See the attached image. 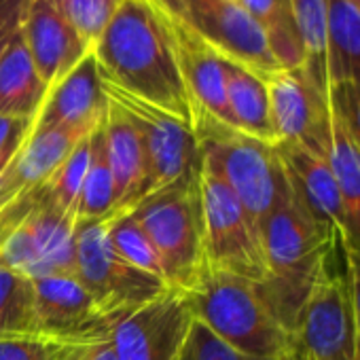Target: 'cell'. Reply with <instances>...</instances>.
Returning a JSON list of instances; mask_svg holds the SVG:
<instances>
[{
	"label": "cell",
	"mask_w": 360,
	"mask_h": 360,
	"mask_svg": "<svg viewBox=\"0 0 360 360\" xmlns=\"http://www.w3.org/2000/svg\"><path fill=\"white\" fill-rule=\"evenodd\" d=\"M343 261H345V280H347L349 297H352L356 335H358V343H360V259L354 255H343Z\"/></svg>",
	"instance_id": "f35d334b"
},
{
	"label": "cell",
	"mask_w": 360,
	"mask_h": 360,
	"mask_svg": "<svg viewBox=\"0 0 360 360\" xmlns=\"http://www.w3.org/2000/svg\"><path fill=\"white\" fill-rule=\"evenodd\" d=\"M91 161L75 204V221H94L115 217V183L106 155V142L100 125L91 131Z\"/></svg>",
	"instance_id": "4316f807"
},
{
	"label": "cell",
	"mask_w": 360,
	"mask_h": 360,
	"mask_svg": "<svg viewBox=\"0 0 360 360\" xmlns=\"http://www.w3.org/2000/svg\"><path fill=\"white\" fill-rule=\"evenodd\" d=\"M290 360H292V358H290Z\"/></svg>",
	"instance_id": "b9f144b4"
},
{
	"label": "cell",
	"mask_w": 360,
	"mask_h": 360,
	"mask_svg": "<svg viewBox=\"0 0 360 360\" xmlns=\"http://www.w3.org/2000/svg\"><path fill=\"white\" fill-rule=\"evenodd\" d=\"M328 163L337 178V187L343 206L345 244L343 255L360 259V148L333 117V144Z\"/></svg>",
	"instance_id": "603a6c76"
},
{
	"label": "cell",
	"mask_w": 360,
	"mask_h": 360,
	"mask_svg": "<svg viewBox=\"0 0 360 360\" xmlns=\"http://www.w3.org/2000/svg\"><path fill=\"white\" fill-rule=\"evenodd\" d=\"M261 28L280 68H303V43L295 24L290 0H238Z\"/></svg>",
	"instance_id": "cb8c5ba5"
},
{
	"label": "cell",
	"mask_w": 360,
	"mask_h": 360,
	"mask_svg": "<svg viewBox=\"0 0 360 360\" xmlns=\"http://www.w3.org/2000/svg\"><path fill=\"white\" fill-rule=\"evenodd\" d=\"M91 51L106 83L193 125L198 110L178 66L172 18L150 0H123Z\"/></svg>",
	"instance_id": "6da1fadb"
},
{
	"label": "cell",
	"mask_w": 360,
	"mask_h": 360,
	"mask_svg": "<svg viewBox=\"0 0 360 360\" xmlns=\"http://www.w3.org/2000/svg\"><path fill=\"white\" fill-rule=\"evenodd\" d=\"M292 360H360L345 276L328 269L314 286L295 328Z\"/></svg>",
	"instance_id": "30bf717a"
},
{
	"label": "cell",
	"mask_w": 360,
	"mask_h": 360,
	"mask_svg": "<svg viewBox=\"0 0 360 360\" xmlns=\"http://www.w3.org/2000/svg\"><path fill=\"white\" fill-rule=\"evenodd\" d=\"M30 3L32 0H0V58L13 37L24 28Z\"/></svg>",
	"instance_id": "e575fe53"
},
{
	"label": "cell",
	"mask_w": 360,
	"mask_h": 360,
	"mask_svg": "<svg viewBox=\"0 0 360 360\" xmlns=\"http://www.w3.org/2000/svg\"><path fill=\"white\" fill-rule=\"evenodd\" d=\"M60 360H117L112 339L98 341H64Z\"/></svg>",
	"instance_id": "8d00e7d4"
},
{
	"label": "cell",
	"mask_w": 360,
	"mask_h": 360,
	"mask_svg": "<svg viewBox=\"0 0 360 360\" xmlns=\"http://www.w3.org/2000/svg\"><path fill=\"white\" fill-rule=\"evenodd\" d=\"M204 257L206 269L229 274L255 284L267 280V259L261 227L246 212L236 193L202 165Z\"/></svg>",
	"instance_id": "52a82bcc"
},
{
	"label": "cell",
	"mask_w": 360,
	"mask_h": 360,
	"mask_svg": "<svg viewBox=\"0 0 360 360\" xmlns=\"http://www.w3.org/2000/svg\"><path fill=\"white\" fill-rule=\"evenodd\" d=\"M34 127V119L0 117V159L15 157Z\"/></svg>",
	"instance_id": "d590c367"
},
{
	"label": "cell",
	"mask_w": 360,
	"mask_h": 360,
	"mask_svg": "<svg viewBox=\"0 0 360 360\" xmlns=\"http://www.w3.org/2000/svg\"><path fill=\"white\" fill-rule=\"evenodd\" d=\"M37 191H28L24 195H20L18 200H13L3 212H0V248H3V244L7 242L9 233L22 223V219L30 212V208L34 206L37 202Z\"/></svg>",
	"instance_id": "74e56055"
},
{
	"label": "cell",
	"mask_w": 360,
	"mask_h": 360,
	"mask_svg": "<svg viewBox=\"0 0 360 360\" xmlns=\"http://www.w3.org/2000/svg\"><path fill=\"white\" fill-rule=\"evenodd\" d=\"M295 24L303 43V72L330 98L328 70V0H290Z\"/></svg>",
	"instance_id": "484cf974"
},
{
	"label": "cell",
	"mask_w": 360,
	"mask_h": 360,
	"mask_svg": "<svg viewBox=\"0 0 360 360\" xmlns=\"http://www.w3.org/2000/svg\"><path fill=\"white\" fill-rule=\"evenodd\" d=\"M267 280L257 284L278 322L295 335L303 305L318 280L328 271L335 240L322 231L290 198L261 225Z\"/></svg>",
	"instance_id": "7a4b0ae2"
},
{
	"label": "cell",
	"mask_w": 360,
	"mask_h": 360,
	"mask_svg": "<svg viewBox=\"0 0 360 360\" xmlns=\"http://www.w3.org/2000/svg\"><path fill=\"white\" fill-rule=\"evenodd\" d=\"M77 221L51 204L41 187L37 202L0 248V261L30 280L47 276H75Z\"/></svg>",
	"instance_id": "9c48e42d"
},
{
	"label": "cell",
	"mask_w": 360,
	"mask_h": 360,
	"mask_svg": "<svg viewBox=\"0 0 360 360\" xmlns=\"http://www.w3.org/2000/svg\"><path fill=\"white\" fill-rule=\"evenodd\" d=\"M91 136V134H89ZM85 136L75 150L68 155V159L49 176L45 185H41L43 195L56 204L60 210L70 214L75 219V204L83 185V178L87 174L89 161H91V138Z\"/></svg>",
	"instance_id": "f546056e"
},
{
	"label": "cell",
	"mask_w": 360,
	"mask_h": 360,
	"mask_svg": "<svg viewBox=\"0 0 360 360\" xmlns=\"http://www.w3.org/2000/svg\"><path fill=\"white\" fill-rule=\"evenodd\" d=\"M210 47L263 79L280 70L269 45L238 0H187V20Z\"/></svg>",
	"instance_id": "4fadbf2b"
},
{
	"label": "cell",
	"mask_w": 360,
	"mask_h": 360,
	"mask_svg": "<svg viewBox=\"0 0 360 360\" xmlns=\"http://www.w3.org/2000/svg\"><path fill=\"white\" fill-rule=\"evenodd\" d=\"M330 112L360 148V89L347 81L330 87Z\"/></svg>",
	"instance_id": "836d02e7"
},
{
	"label": "cell",
	"mask_w": 360,
	"mask_h": 360,
	"mask_svg": "<svg viewBox=\"0 0 360 360\" xmlns=\"http://www.w3.org/2000/svg\"><path fill=\"white\" fill-rule=\"evenodd\" d=\"M39 335L60 341H98L112 335L115 318L106 316L72 276L34 280Z\"/></svg>",
	"instance_id": "5bb4252c"
},
{
	"label": "cell",
	"mask_w": 360,
	"mask_h": 360,
	"mask_svg": "<svg viewBox=\"0 0 360 360\" xmlns=\"http://www.w3.org/2000/svg\"><path fill=\"white\" fill-rule=\"evenodd\" d=\"M345 3H349V5H352V7H354L358 13H360V0H345Z\"/></svg>",
	"instance_id": "60d3db41"
},
{
	"label": "cell",
	"mask_w": 360,
	"mask_h": 360,
	"mask_svg": "<svg viewBox=\"0 0 360 360\" xmlns=\"http://www.w3.org/2000/svg\"><path fill=\"white\" fill-rule=\"evenodd\" d=\"M172 32L178 66L195 110H202L217 121L236 127L227 102L225 58L185 22L172 20Z\"/></svg>",
	"instance_id": "2e32d148"
},
{
	"label": "cell",
	"mask_w": 360,
	"mask_h": 360,
	"mask_svg": "<svg viewBox=\"0 0 360 360\" xmlns=\"http://www.w3.org/2000/svg\"><path fill=\"white\" fill-rule=\"evenodd\" d=\"M24 39L34 68L47 87L62 81L91 47L49 0H32L24 22Z\"/></svg>",
	"instance_id": "e0dca14e"
},
{
	"label": "cell",
	"mask_w": 360,
	"mask_h": 360,
	"mask_svg": "<svg viewBox=\"0 0 360 360\" xmlns=\"http://www.w3.org/2000/svg\"><path fill=\"white\" fill-rule=\"evenodd\" d=\"M265 85L278 144H297L328 159L333 144L328 96L311 83L303 68H280L265 77Z\"/></svg>",
	"instance_id": "8fae6325"
},
{
	"label": "cell",
	"mask_w": 360,
	"mask_h": 360,
	"mask_svg": "<svg viewBox=\"0 0 360 360\" xmlns=\"http://www.w3.org/2000/svg\"><path fill=\"white\" fill-rule=\"evenodd\" d=\"M202 165L236 193L252 221H263L292 198L288 176L274 144L261 142L198 110L193 121Z\"/></svg>",
	"instance_id": "3957f363"
},
{
	"label": "cell",
	"mask_w": 360,
	"mask_h": 360,
	"mask_svg": "<svg viewBox=\"0 0 360 360\" xmlns=\"http://www.w3.org/2000/svg\"><path fill=\"white\" fill-rule=\"evenodd\" d=\"M330 87L347 81L360 89V13L345 0H328Z\"/></svg>",
	"instance_id": "d4e9b609"
},
{
	"label": "cell",
	"mask_w": 360,
	"mask_h": 360,
	"mask_svg": "<svg viewBox=\"0 0 360 360\" xmlns=\"http://www.w3.org/2000/svg\"><path fill=\"white\" fill-rule=\"evenodd\" d=\"M155 7H159L172 20L185 22L187 20V0H150Z\"/></svg>",
	"instance_id": "ab89813d"
},
{
	"label": "cell",
	"mask_w": 360,
	"mask_h": 360,
	"mask_svg": "<svg viewBox=\"0 0 360 360\" xmlns=\"http://www.w3.org/2000/svg\"><path fill=\"white\" fill-rule=\"evenodd\" d=\"M187 295L195 320L233 349L257 360L295 356V335L278 322L255 282L206 269Z\"/></svg>",
	"instance_id": "277c9868"
},
{
	"label": "cell",
	"mask_w": 360,
	"mask_h": 360,
	"mask_svg": "<svg viewBox=\"0 0 360 360\" xmlns=\"http://www.w3.org/2000/svg\"><path fill=\"white\" fill-rule=\"evenodd\" d=\"M39 335L34 280L0 261V337Z\"/></svg>",
	"instance_id": "83f0119b"
},
{
	"label": "cell",
	"mask_w": 360,
	"mask_h": 360,
	"mask_svg": "<svg viewBox=\"0 0 360 360\" xmlns=\"http://www.w3.org/2000/svg\"><path fill=\"white\" fill-rule=\"evenodd\" d=\"M64 341L45 335L0 337V360H60Z\"/></svg>",
	"instance_id": "d6a6232c"
},
{
	"label": "cell",
	"mask_w": 360,
	"mask_h": 360,
	"mask_svg": "<svg viewBox=\"0 0 360 360\" xmlns=\"http://www.w3.org/2000/svg\"><path fill=\"white\" fill-rule=\"evenodd\" d=\"M108 221L110 217L77 223L75 278L106 316L119 320L165 295L169 284L117 255L108 238Z\"/></svg>",
	"instance_id": "8992f818"
},
{
	"label": "cell",
	"mask_w": 360,
	"mask_h": 360,
	"mask_svg": "<svg viewBox=\"0 0 360 360\" xmlns=\"http://www.w3.org/2000/svg\"><path fill=\"white\" fill-rule=\"evenodd\" d=\"M106 94L98 72L96 56L89 51L62 81L49 87L47 98L34 119L37 127H72L94 131L106 110Z\"/></svg>",
	"instance_id": "d6986e66"
},
{
	"label": "cell",
	"mask_w": 360,
	"mask_h": 360,
	"mask_svg": "<svg viewBox=\"0 0 360 360\" xmlns=\"http://www.w3.org/2000/svg\"><path fill=\"white\" fill-rule=\"evenodd\" d=\"M91 131L72 127H32L30 136L0 178V206L7 208L20 195L45 185L49 176L68 159L75 146Z\"/></svg>",
	"instance_id": "ac0fdd59"
},
{
	"label": "cell",
	"mask_w": 360,
	"mask_h": 360,
	"mask_svg": "<svg viewBox=\"0 0 360 360\" xmlns=\"http://www.w3.org/2000/svg\"><path fill=\"white\" fill-rule=\"evenodd\" d=\"M276 150L282 159L284 172L288 176L290 191L301 210L326 231L337 248L343 252L345 244V223L343 206L337 187V178L328 159L309 153L297 144H276Z\"/></svg>",
	"instance_id": "9a60e30c"
},
{
	"label": "cell",
	"mask_w": 360,
	"mask_h": 360,
	"mask_svg": "<svg viewBox=\"0 0 360 360\" xmlns=\"http://www.w3.org/2000/svg\"><path fill=\"white\" fill-rule=\"evenodd\" d=\"M108 100V98H106ZM106 155L115 183V212H131L146 198V159L140 136L129 117L112 102H106L102 117Z\"/></svg>",
	"instance_id": "ffe728a7"
},
{
	"label": "cell",
	"mask_w": 360,
	"mask_h": 360,
	"mask_svg": "<svg viewBox=\"0 0 360 360\" xmlns=\"http://www.w3.org/2000/svg\"><path fill=\"white\" fill-rule=\"evenodd\" d=\"M200 169L150 193L129 212L153 242L165 282L183 292H191L206 271Z\"/></svg>",
	"instance_id": "5b68a950"
},
{
	"label": "cell",
	"mask_w": 360,
	"mask_h": 360,
	"mask_svg": "<svg viewBox=\"0 0 360 360\" xmlns=\"http://www.w3.org/2000/svg\"><path fill=\"white\" fill-rule=\"evenodd\" d=\"M108 238H110V244L117 250V255L123 257L127 263L165 280L163 265H161V259H159L153 242L148 240L144 229L138 225V221L129 212L110 217Z\"/></svg>",
	"instance_id": "f1b7e54d"
},
{
	"label": "cell",
	"mask_w": 360,
	"mask_h": 360,
	"mask_svg": "<svg viewBox=\"0 0 360 360\" xmlns=\"http://www.w3.org/2000/svg\"><path fill=\"white\" fill-rule=\"evenodd\" d=\"M47 91L49 87L34 68L22 28L0 58V117L37 119Z\"/></svg>",
	"instance_id": "44dd1931"
},
{
	"label": "cell",
	"mask_w": 360,
	"mask_h": 360,
	"mask_svg": "<svg viewBox=\"0 0 360 360\" xmlns=\"http://www.w3.org/2000/svg\"><path fill=\"white\" fill-rule=\"evenodd\" d=\"M183 360H257V358H250L233 349L223 339H219L208 326L195 320L185 343Z\"/></svg>",
	"instance_id": "1f68e13d"
},
{
	"label": "cell",
	"mask_w": 360,
	"mask_h": 360,
	"mask_svg": "<svg viewBox=\"0 0 360 360\" xmlns=\"http://www.w3.org/2000/svg\"><path fill=\"white\" fill-rule=\"evenodd\" d=\"M49 3L94 49L123 0H49Z\"/></svg>",
	"instance_id": "4dcf8cb0"
},
{
	"label": "cell",
	"mask_w": 360,
	"mask_h": 360,
	"mask_svg": "<svg viewBox=\"0 0 360 360\" xmlns=\"http://www.w3.org/2000/svg\"><path fill=\"white\" fill-rule=\"evenodd\" d=\"M102 79V77H100ZM102 89L134 123L146 159V198L202 167L193 125L106 83Z\"/></svg>",
	"instance_id": "ba28073f"
},
{
	"label": "cell",
	"mask_w": 360,
	"mask_h": 360,
	"mask_svg": "<svg viewBox=\"0 0 360 360\" xmlns=\"http://www.w3.org/2000/svg\"><path fill=\"white\" fill-rule=\"evenodd\" d=\"M225 77H227V102L236 129L276 146L278 138L271 125L265 79L229 60H225Z\"/></svg>",
	"instance_id": "7402d4cb"
},
{
	"label": "cell",
	"mask_w": 360,
	"mask_h": 360,
	"mask_svg": "<svg viewBox=\"0 0 360 360\" xmlns=\"http://www.w3.org/2000/svg\"><path fill=\"white\" fill-rule=\"evenodd\" d=\"M193 322L189 295L169 288L117 320L110 335L117 360H183Z\"/></svg>",
	"instance_id": "7c38bea8"
}]
</instances>
